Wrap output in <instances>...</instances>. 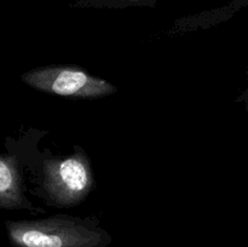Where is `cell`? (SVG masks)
Segmentation results:
<instances>
[{
	"label": "cell",
	"mask_w": 248,
	"mask_h": 247,
	"mask_svg": "<svg viewBox=\"0 0 248 247\" xmlns=\"http://www.w3.org/2000/svg\"><path fill=\"white\" fill-rule=\"evenodd\" d=\"M22 80L33 89L63 97L101 98L116 92L110 82L70 65L36 68L24 73Z\"/></svg>",
	"instance_id": "2"
},
{
	"label": "cell",
	"mask_w": 248,
	"mask_h": 247,
	"mask_svg": "<svg viewBox=\"0 0 248 247\" xmlns=\"http://www.w3.org/2000/svg\"><path fill=\"white\" fill-rule=\"evenodd\" d=\"M121 1H135V0H121Z\"/></svg>",
	"instance_id": "5"
},
{
	"label": "cell",
	"mask_w": 248,
	"mask_h": 247,
	"mask_svg": "<svg viewBox=\"0 0 248 247\" xmlns=\"http://www.w3.org/2000/svg\"><path fill=\"white\" fill-rule=\"evenodd\" d=\"M0 207H27L16 160L2 155H0Z\"/></svg>",
	"instance_id": "4"
},
{
	"label": "cell",
	"mask_w": 248,
	"mask_h": 247,
	"mask_svg": "<svg viewBox=\"0 0 248 247\" xmlns=\"http://www.w3.org/2000/svg\"><path fill=\"white\" fill-rule=\"evenodd\" d=\"M6 230L14 247H107L110 244L104 230L65 216L6 222Z\"/></svg>",
	"instance_id": "1"
},
{
	"label": "cell",
	"mask_w": 248,
	"mask_h": 247,
	"mask_svg": "<svg viewBox=\"0 0 248 247\" xmlns=\"http://www.w3.org/2000/svg\"><path fill=\"white\" fill-rule=\"evenodd\" d=\"M44 186L58 206H74L90 193L93 184L91 165L82 152L65 159L47 160L44 165Z\"/></svg>",
	"instance_id": "3"
}]
</instances>
